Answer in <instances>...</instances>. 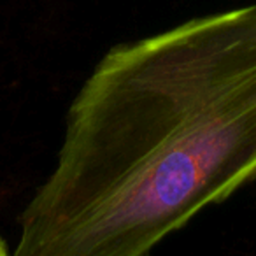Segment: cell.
Returning a JSON list of instances; mask_svg holds the SVG:
<instances>
[{
  "label": "cell",
  "instance_id": "obj_1",
  "mask_svg": "<svg viewBox=\"0 0 256 256\" xmlns=\"http://www.w3.org/2000/svg\"><path fill=\"white\" fill-rule=\"evenodd\" d=\"M256 179V2L114 44L70 102L16 256H144Z\"/></svg>",
  "mask_w": 256,
  "mask_h": 256
},
{
  "label": "cell",
  "instance_id": "obj_2",
  "mask_svg": "<svg viewBox=\"0 0 256 256\" xmlns=\"http://www.w3.org/2000/svg\"><path fill=\"white\" fill-rule=\"evenodd\" d=\"M6 254H9V249H8V246H6L4 238L0 237V256H6Z\"/></svg>",
  "mask_w": 256,
  "mask_h": 256
}]
</instances>
